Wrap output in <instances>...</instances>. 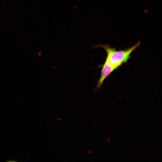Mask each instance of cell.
<instances>
[{
    "mask_svg": "<svg viewBox=\"0 0 162 162\" xmlns=\"http://www.w3.org/2000/svg\"><path fill=\"white\" fill-rule=\"evenodd\" d=\"M140 40L134 46L124 50H116L114 48L108 44H100L94 46L93 48L101 47L104 49L107 54L106 60L112 65L118 68L122 64L127 62L130 58L131 53L140 46Z\"/></svg>",
    "mask_w": 162,
    "mask_h": 162,
    "instance_id": "cell-1",
    "label": "cell"
},
{
    "mask_svg": "<svg viewBox=\"0 0 162 162\" xmlns=\"http://www.w3.org/2000/svg\"><path fill=\"white\" fill-rule=\"evenodd\" d=\"M100 66L102 67L101 76L97 82L96 86L94 89V92L100 89L105 79L114 70L118 68L116 67L111 64L106 60L104 64Z\"/></svg>",
    "mask_w": 162,
    "mask_h": 162,
    "instance_id": "cell-2",
    "label": "cell"
}]
</instances>
